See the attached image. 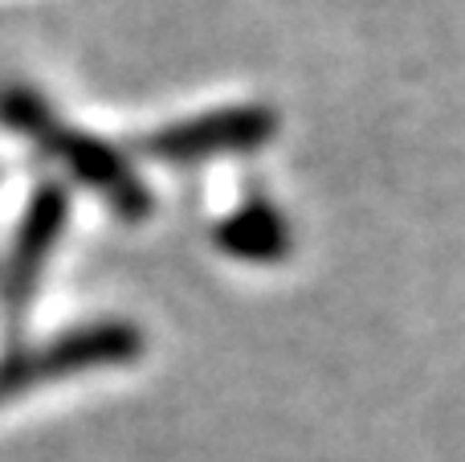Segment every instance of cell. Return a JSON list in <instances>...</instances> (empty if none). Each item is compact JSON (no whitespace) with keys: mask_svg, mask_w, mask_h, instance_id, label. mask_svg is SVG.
Returning a JSON list of instances; mask_svg holds the SVG:
<instances>
[{"mask_svg":"<svg viewBox=\"0 0 465 462\" xmlns=\"http://www.w3.org/2000/svg\"><path fill=\"white\" fill-rule=\"evenodd\" d=\"M147 348V336L131 319H90V324L65 327L41 344H25L0 357V406L25 397L33 389H45L65 377L98 373V368L135 365Z\"/></svg>","mask_w":465,"mask_h":462,"instance_id":"cell-2","label":"cell"},{"mask_svg":"<svg viewBox=\"0 0 465 462\" xmlns=\"http://www.w3.org/2000/svg\"><path fill=\"white\" fill-rule=\"evenodd\" d=\"M217 246L237 262L249 266H273V262H286L294 234H290V221L282 217V209L270 196H245L232 213L217 221L213 229Z\"/></svg>","mask_w":465,"mask_h":462,"instance_id":"cell-5","label":"cell"},{"mask_svg":"<svg viewBox=\"0 0 465 462\" xmlns=\"http://www.w3.org/2000/svg\"><path fill=\"white\" fill-rule=\"evenodd\" d=\"M278 136V111L265 103H232L204 115L163 123V127L139 136V156L172 168L217 160V156H245L265 147Z\"/></svg>","mask_w":465,"mask_h":462,"instance_id":"cell-3","label":"cell"},{"mask_svg":"<svg viewBox=\"0 0 465 462\" xmlns=\"http://www.w3.org/2000/svg\"><path fill=\"white\" fill-rule=\"evenodd\" d=\"M0 127L29 139L37 152L62 164L82 188L103 196L123 221H143L152 213V188L143 185L135 164L111 139L65 123L41 90L21 86V82L0 86Z\"/></svg>","mask_w":465,"mask_h":462,"instance_id":"cell-1","label":"cell"},{"mask_svg":"<svg viewBox=\"0 0 465 462\" xmlns=\"http://www.w3.org/2000/svg\"><path fill=\"white\" fill-rule=\"evenodd\" d=\"M65 226H70V193L57 180H41L25 201L13 242H8L5 270H0V324L8 332L21 327L25 311L37 299L41 278H45Z\"/></svg>","mask_w":465,"mask_h":462,"instance_id":"cell-4","label":"cell"}]
</instances>
